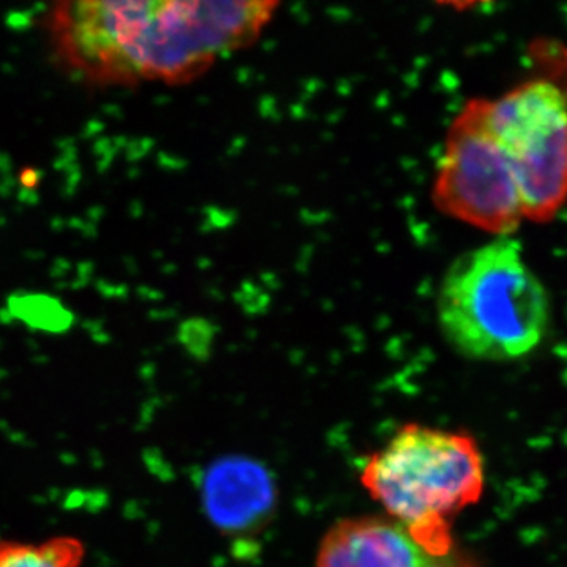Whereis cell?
<instances>
[{
  "instance_id": "obj_1",
  "label": "cell",
  "mask_w": 567,
  "mask_h": 567,
  "mask_svg": "<svg viewBox=\"0 0 567 567\" xmlns=\"http://www.w3.org/2000/svg\"><path fill=\"white\" fill-rule=\"evenodd\" d=\"M282 0H48L44 31L70 76L99 87L178 85L254 47Z\"/></svg>"
},
{
  "instance_id": "obj_2",
  "label": "cell",
  "mask_w": 567,
  "mask_h": 567,
  "mask_svg": "<svg viewBox=\"0 0 567 567\" xmlns=\"http://www.w3.org/2000/svg\"><path fill=\"white\" fill-rule=\"evenodd\" d=\"M447 344L488 363L520 360L546 339L550 297L513 235L494 237L454 260L436 297Z\"/></svg>"
},
{
  "instance_id": "obj_3",
  "label": "cell",
  "mask_w": 567,
  "mask_h": 567,
  "mask_svg": "<svg viewBox=\"0 0 567 567\" xmlns=\"http://www.w3.org/2000/svg\"><path fill=\"white\" fill-rule=\"evenodd\" d=\"M368 494L432 558L454 551L451 518L484 494V458L462 431L405 424L361 470Z\"/></svg>"
},
{
  "instance_id": "obj_4",
  "label": "cell",
  "mask_w": 567,
  "mask_h": 567,
  "mask_svg": "<svg viewBox=\"0 0 567 567\" xmlns=\"http://www.w3.org/2000/svg\"><path fill=\"white\" fill-rule=\"evenodd\" d=\"M481 104L513 164L525 219L550 221L567 203V85L539 74Z\"/></svg>"
},
{
  "instance_id": "obj_5",
  "label": "cell",
  "mask_w": 567,
  "mask_h": 567,
  "mask_svg": "<svg viewBox=\"0 0 567 567\" xmlns=\"http://www.w3.org/2000/svg\"><path fill=\"white\" fill-rule=\"evenodd\" d=\"M434 196L447 215L494 237L513 235L525 219L513 164L488 130L481 100L466 103L453 123Z\"/></svg>"
},
{
  "instance_id": "obj_6",
  "label": "cell",
  "mask_w": 567,
  "mask_h": 567,
  "mask_svg": "<svg viewBox=\"0 0 567 567\" xmlns=\"http://www.w3.org/2000/svg\"><path fill=\"white\" fill-rule=\"evenodd\" d=\"M434 559L393 518L364 516L324 533L316 567H429Z\"/></svg>"
},
{
  "instance_id": "obj_7",
  "label": "cell",
  "mask_w": 567,
  "mask_h": 567,
  "mask_svg": "<svg viewBox=\"0 0 567 567\" xmlns=\"http://www.w3.org/2000/svg\"><path fill=\"white\" fill-rule=\"evenodd\" d=\"M205 511L227 535L262 527L275 505L274 481L262 465L245 457H226L204 476Z\"/></svg>"
},
{
  "instance_id": "obj_8",
  "label": "cell",
  "mask_w": 567,
  "mask_h": 567,
  "mask_svg": "<svg viewBox=\"0 0 567 567\" xmlns=\"http://www.w3.org/2000/svg\"><path fill=\"white\" fill-rule=\"evenodd\" d=\"M85 555L84 540L73 535L0 539V567H82Z\"/></svg>"
},
{
  "instance_id": "obj_9",
  "label": "cell",
  "mask_w": 567,
  "mask_h": 567,
  "mask_svg": "<svg viewBox=\"0 0 567 567\" xmlns=\"http://www.w3.org/2000/svg\"><path fill=\"white\" fill-rule=\"evenodd\" d=\"M432 2L442 7V9L458 11V13H462V11L475 10L477 7L486 6V3L494 2V0H432Z\"/></svg>"
},
{
  "instance_id": "obj_10",
  "label": "cell",
  "mask_w": 567,
  "mask_h": 567,
  "mask_svg": "<svg viewBox=\"0 0 567 567\" xmlns=\"http://www.w3.org/2000/svg\"><path fill=\"white\" fill-rule=\"evenodd\" d=\"M429 567H476L470 561L468 558L462 557V555L453 554L447 555L445 558H436Z\"/></svg>"
},
{
  "instance_id": "obj_11",
  "label": "cell",
  "mask_w": 567,
  "mask_h": 567,
  "mask_svg": "<svg viewBox=\"0 0 567 567\" xmlns=\"http://www.w3.org/2000/svg\"><path fill=\"white\" fill-rule=\"evenodd\" d=\"M24 177L25 186H32L35 185L37 177H39V175L31 173V171H25Z\"/></svg>"
}]
</instances>
